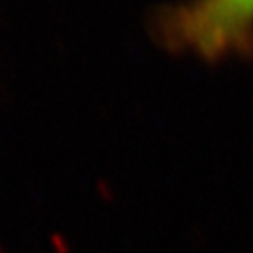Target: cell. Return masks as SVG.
<instances>
[{
	"label": "cell",
	"instance_id": "obj_1",
	"mask_svg": "<svg viewBox=\"0 0 253 253\" xmlns=\"http://www.w3.org/2000/svg\"><path fill=\"white\" fill-rule=\"evenodd\" d=\"M164 30L169 42L216 58L252 44L253 0H194L170 11Z\"/></svg>",
	"mask_w": 253,
	"mask_h": 253
},
{
	"label": "cell",
	"instance_id": "obj_2",
	"mask_svg": "<svg viewBox=\"0 0 253 253\" xmlns=\"http://www.w3.org/2000/svg\"><path fill=\"white\" fill-rule=\"evenodd\" d=\"M0 21H2V14H0Z\"/></svg>",
	"mask_w": 253,
	"mask_h": 253
}]
</instances>
